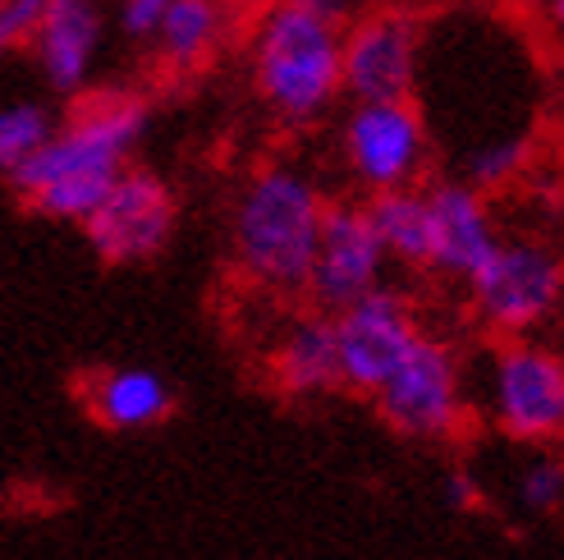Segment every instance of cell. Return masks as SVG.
<instances>
[{
  "mask_svg": "<svg viewBox=\"0 0 564 560\" xmlns=\"http://www.w3.org/2000/svg\"><path fill=\"white\" fill-rule=\"evenodd\" d=\"M148 133V101L106 88L78 93V106L65 120H55V133L6 175L23 207H33L46 220L83 226L93 207L106 198V189L129 165Z\"/></svg>",
  "mask_w": 564,
  "mask_h": 560,
  "instance_id": "1",
  "label": "cell"
},
{
  "mask_svg": "<svg viewBox=\"0 0 564 560\" xmlns=\"http://www.w3.org/2000/svg\"><path fill=\"white\" fill-rule=\"evenodd\" d=\"M345 28L326 0H271L252 23L248 74L267 116L285 129H307L345 97L340 83Z\"/></svg>",
  "mask_w": 564,
  "mask_h": 560,
  "instance_id": "2",
  "label": "cell"
},
{
  "mask_svg": "<svg viewBox=\"0 0 564 560\" xmlns=\"http://www.w3.org/2000/svg\"><path fill=\"white\" fill-rule=\"evenodd\" d=\"M326 198L299 165L271 161L252 171L230 212L235 267L267 294H307Z\"/></svg>",
  "mask_w": 564,
  "mask_h": 560,
  "instance_id": "3",
  "label": "cell"
},
{
  "mask_svg": "<svg viewBox=\"0 0 564 560\" xmlns=\"http://www.w3.org/2000/svg\"><path fill=\"white\" fill-rule=\"evenodd\" d=\"M340 161L362 193L413 189L432 165V125L413 97L349 101L340 120Z\"/></svg>",
  "mask_w": 564,
  "mask_h": 560,
  "instance_id": "4",
  "label": "cell"
},
{
  "mask_svg": "<svg viewBox=\"0 0 564 560\" xmlns=\"http://www.w3.org/2000/svg\"><path fill=\"white\" fill-rule=\"evenodd\" d=\"M468 303L500 335L542 326L564 294V258L542 239H500L496 254L468 280Z\"/></svg>",
  "mask_w": 564,
  "mask_h": 560,
  "instance_id": "5",
  "label": "cell"
},
{
  "mask_svg": "<svg viewBox=\"0 0 564 560\" xmlns=\"http://www.w3.org/2000/svg\"><path fill=\"white\" fill-rule=\"evenodd\" d=\"M372 400L386 423L413 441H449V437H459L468 418L459 358L445 341H436L427 331L417 335V345L404 354L400 368L372 390Z\"/></svg>",
  "mask_w": 564,
  "mask_h": 560,
  "instance_id": "6",
  "label": "cell"
},
{
  "mask_svg": "<svg viewBox=\"0 0 564 560\" xmlns=\"http://www.w3.org/2000/svg\"><path fill=\"white\" fill-rule=\"evenodd\" d=\"M175 193L156 171L143 165H124L116 184L106 189V198L93 207V216L83 220L93 254L110 267H138L152 262L175 235Z\"/></svg>",
  "mask_w": 564,
  "mask_h": 560,
  "instance_id": "7",
  "label": "cell"
},
{
  "mask_svg": "<svg viewBox=\"0 0 564 560\" xmlns=\"http://www.w3.org/2000/svg\"><path fill=\"white\" fill-rule=\"evenodd\" d=\"M330 322H335V349H340V386L362 390V396H372L400 368L404 354L422 335L413 303L390 286H377L362 299L345 303L340 313H330Z\"/></svg>",
  "mask_w": 564,
  "mask_h": 560,
  "instance_id": "8",
  "label": "cell"
},
{
  "mask_svg": "<svg viewBox=\"0 0 564 560\" xmlns=\"http://www.w3.org/2000/svg\"><path fill=\"white\" fill-rule=\"evenodd\" d=\"M491 418L514 441H555L564 437V363L510 335V345L491 354Z\"/></svg>",
  "mask_w": 564,
  "mask_h": 560,
  "instance_id": "9",
  "label": "cell"
},
{
  "mask_svg": "<svg viewBox=\"0 0 564 560\" xmlns=\"http://www.w3.org/2000/svg\"><path fill=\"white\" fill-rule=\"evenodd\" d=\"M422 69V23L409 10H368L345 28L340 83L349 101L413 97Z\"/></svg>",
  "mask_w": 564,
  "mask_h": 560,
  "instance_id": "10",
  "label": "cell"
},
{
  "mask_svg": "<svg viewBox=\"0 0 564 560\" xmlns=\"http://www.w3.org/2000/svg\"><path fill=\"white\" fill-rule=\"evenodd\" d=\"M386 267H390V258L372 230L368 207L349 203V198L326 203L317 254H313V276H307V299H313L322 313H340L345 303L386 286Z\"/></svg>",
  "mask_w": 564,
  "mask_h": 560,
  "instance_id": "11",
  "label": "cell"
},
{
  "mask_svg": "<svg viewBox=\"0 0 564 560\" xmlns=\"http://www.w3.org/2000/svg\"><path fill=\"white\" fill-rule=\"evenodd\" d=\"M427 207H432V271L449 280H468L500 244V226L487 193L468 184L464 175L436 180L427 189Z\"/></svg>",
  "mask_w": 564,
  "mask_h": 560,
  "instance_id": "12",
  "label": "cell"
},
{
  "mask_svg": "<svg viewBox=\"0 0 564 560\" xmlns=\"http://www.w3.org/2000/svg\"><path fill=\"white\" fill-rule=\"evenodd\" d=\"M101 42H106V19L97 0H46V14L28 51H33L51 93L78 97L93 83Z\"/></svg>",
  "mask_w": 564,
  "mask_h": 560,
  "instance_id": "13",
  "label": "cell"
},
{
  "mask_svg": "<svg viewBox=\"0 0 564 560\" xmlns=\"http://www.w3.org/2000/svg\"><path fill=\"white\" fill-rule=\"evenodd\" d=\"M78 400L106 432H148L175 413V386L152 368H97L78 377Z\"/></svg>",
  "mask_w": 564,
  "mask_h": 560,
  "instance_id": "14",
  "label": "cell"
},
{
  "mask_svg": "<svg viewBox=\"0 0 564 560\" xmlns=\"http://www.w3.org/2000/svg\"><path fill=\"white\" fill-rule=\"evenodd\" d=\"M271 377L294 400H313L326 390H340V349H335L330 313H313L285 326L271 349Z\"/></svg>",
  "mask_w": 564,
  "mask_h": 560,
  "instance_id": "15",
  "label": "cell"
},
{
  "mask_svg": "<svg viewBox=\"0 0 564 560\" xmlns=\"http://www.w3.org/2000/svg\"><path fill=\"white\" fill-rule=\"evenodd\" d=\"M230 0H165L156 33H152V55L161 69L171 74H193L203 69L220 51L225 33H230Z\"/></svg>",
  "mask_w": 564,
  "mask_h": 560,
  "instance_id": "16",
  "label": "cell"
},
{
  "mask_svg": "<svg viewBox=\"0 0 564 560\" xmlns=\"http://www.w3.org/2000/svg\"><path fill=\"white\" fill-rule=\"evenodd\" d=\"M368 216L372 230L386 248L390 262L400 267H417L432 271V207H427V189H386V193H368Z\"/></svg>",
  "mask_w": 564,
  "mask_h": 560,
  "instance_id": "17",
  "label": "cell"
},
{
  "mask_svg": "<svg viewBox=\"0 0 564 560\" xmlns=\"http://www.w3.org/2000/svg\"><path fill=\"white\" fill-rule=\"evenodd\" d=\"M532 161V138L519 129V133H496V138H482L464 152V180L477 184L482 193L491 189H505L514 184Z\"/></svg>",
  "mask_w": 564,
  "mask_h": 560,
  "instance_id": "18",
  "label": "cell"
},
{
  "mask_svg": "<svg viewBox=\"0 0 564 560\" xmlns=\"http://www.w3.org/2000/svg\"><path fill=\"white\" fill-rule=\"evenodd\" d=\"M55 133V116L42 101H10L0 106V175L23 165L46 138Z\"/></svg>",
  "mask_w": 564,
  "mask_h": 560,
  "instance_id": "19",
  "label": "cell"
},
{
  "mask_svg": "<svg viewBox=\"0 0 564 560\" xmlns=\"http://www.w3.org/2000/svg\"><path fill=\"white\" fill-rule=\"evenodd\" d=\"M519 500L538 515L560 510L564 506V460H532L519 473Z\"/></svg>",
  "mask_w": 564,
  "mask_h": 560,
  "instance_id": "20",
  "label": "cell"
},
{
  "mask_svg": "<svg viewBox=\"0 0 564 560\" xmlns=\"http://www.w3.org/2000/svg\"><path fill=\"white\" fill-rule=\"evenodd\" d=\"M46 14V0H0V55L28 51Z\"/></svg>",
  "mask_w": 564,
  "mask_h": 560,
  "instance_id": "21",
  "label": "cell"
},
{
  "mask_svg": "<svg viewBox=\"0 0 564 560\" xmlns=\"http://www.w3.org/2000/svg\"><path fill=\"white\" fill-rule=\"evenodd\" d=\"M161 6H165V0H124V6H120V33L129 42H152Z\"/></svg>",
  "mask_w": 564,
  "mask_h": 560,
  "instance_id": "22",
  "label": "cell"
},
{
  "mask_svg": "<svg viewBox=\"0 0 564 560\" xmlns=\"http://www.w3.org/2000/svg\"><path fill=\"white\" fill-rule=\"evenodd\" d=\"M538 23H542V37L551 42V51L564 55V0H542Z\"/></svg>",
  "mask_w": 564,
  "mask_h": 560,
  "instance_id": "23",
  "label": "cell"
},
{
  "mask_svg": "<svg viewBox=\"0 0 564 560\" xmlns=\"http://www.w3.org/2000/svg\"><path fill=\"white\" fill-rule=\"evenodd\" d=\"M445 500H449L455 510H473V506H477V483L468 478L464 469H455V473L445 478Z\"/></svg>",
  "mask_w": 564,
  "mask_h": 560,
  "instance_id": "24",
  "label": "cell"
},
{
  "mask_svg": "<svg viewBox=\"0 0 564 560\" xmlns=\"http://www.w3.org/2000/svg\"><path fill=\"white\" fill-rule=\"evenodd\" d=\"M514 6H523V10H538V6H542V0H514Z\"/></svg>",
  "mask_w": 564,
  "mask_h": 560,
  "instance_id": "25",
  "label": "cell"
},
{
  "mask_svg": "<svg viewBox=\"0 0 564 560\" xmlns=\"http://www.w3.org/2000/svg\"><path fill=\"white\" fill-rule=\"evenodd\" d=\"M326 6H335V10H340V0H326Z\"/></svg>",
  "mask_w": 564,
  "mask_h": 560,
  "instance_id": "26",
  "label": "cell"
}]
</instances>
